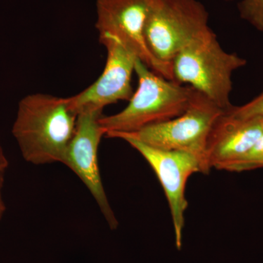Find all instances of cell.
<instances>
[{
	"label": "cell",
	"mask_w": 263,
	"mask_h": 263,
	"mask_svg": "<svg viewBox=\"0 0 263 263\" xmlns=\"http://www.w3.org/2000/svg\"><path fill=\"white\" fill-rule=\"evenodd\" d=\"M78 116L70 98L34 93L22 98L12 133L24 160L34 164L63 163Z\"/></svg>",
	"instance_id": "6da1fadb"
},
{
	"label": "cell",
	"mask_w": 263,
	"mask_h": 263,
	"mask_svg": "<svg viewBox=\"0 0 263 263\" xmlns=\"http://www.w3.org/2000/svg\"><path fill=\"white\" fill-rule=\"evenodd\" d=\"M135 72L138 87L125 108L114 115L100 118L105 136L130 133L152 124L171 120L186 110L195 89L168 80L137 59Z\"/></svg>",
	"instance_id": "7a4b0ae2"
},
{
	"label": "cell",
	"mask_w": 263,
	"mask_h": 263,
	"mask_svg": "<svg viewBox=\"0 0 263 263\" xmlns=\"http://www.w3.org/2000/svg\"><path fill=\"white\" fill-rule=\"evenodd\" d=\"M243 57L223 49L212 28L190 41L172 61L174 81L187 84L223 110H229L232 76L247 65Z\"/></svg>",
	"instance_id": "3957f363"
},
{
	"label": "cell",
	"mask_w": 263,
	"mask_h": 263,
	"mask_svg": "<svg viewBox=\"0 0 263 263\" xmlns=\"http://www.w3.org/2000/svg\"><path fill=\"white\" fill-rule=\"evenodd\" d=\"M226 111L195 90L188 108L179 117L110 138H131L155 148L189 152L198 157L209 174L205 162L208 140L216 121Z\"/></svg>",
	"instance_id": "277c9868"
},
{
	"label": "cell",
	"mask_w": 263,
	"mask_h": 263,
	"mask_svg": "<svg viewBox=\"0 0 263 263\" xmlns=\"http://www.w3.org/2000/svg\"><path fill=\"white\" fill-rule=\"evenodd\" d=\"M209 19L206 8L198 0H149L147 46L158 61L172 68L180 50L211 28Z\"/></svg>",
	"instance_id": "5b68a950"
},
{
	"label": "cell",
	"mask_w": 263,
	"mask_h": 263,
	"mask_svg": "<svg viewBox=\"0 0 263 263\" xmlns=\"http://www.w3.org/2000/svg\"><path fill=\"white\" fill-rule=\"evenodd\" d=\"M138 151L157 175L168 202L178 250L183 245L184 214L188 208L186 186L189 178L196 173L205 174L198 157L183 151L166 150L148 146L131 138H123Z\"/></svg>",
	"instance_id": "8992f818"
},
{
	"label": "cell",
	"mask_w": 263,
	"mask_h": 263,
	"mask_svg": "<svg viewBox=\"0 0 263 263\" xmlns=\"http://www.w3.org/2000/svg\"><path fill=\"white\" fill-rule=\"evenodd\" d=\"M149 0H97L95 27L99 37L119 39L155 73L174 81L172 68L151 53L144 37Z\"/></svg>",
	"instance_id": "52a82bcc"
},
{
	"label": "cell",
	"mask_w": 263,
	"mask_h": 263,
	"mask_svg": "<svg viewBox=\"0 0 263 263\" xmlns=\"http://www.w3.org/2000/svg\"><path fill=\"white\" fill-rule=\"evenodd\" d=\"M103 110H79L75 135L66 152L63 164L72 170L89 190L111 229L118 221L106 196L98 164V149L105 131L100 124Z\"/></svg>",
	"instance_id": "ba28073f"
},
{
	"label": "cell",
	"mask_w": 263,
	"mask_h": 263,
	"mask_svg": "<svg viewBox=\"0 0 263 263\" xmlns=\"http://www.w3.org/2000/svg\"><path fill=\"white\" fill-rule=\"evenodd\" d=\"M107 50V60L101 75L91 86L70 97L72 107L79 113L85 108L103 110L121 100L129 101L133 96L132 76L138 57L117 38L99 37Z\"/></svg>",
	"instance_id": "9c48e42d"
},
{
	"label": "cell",
	"mask_w": 263,
	"mask_h": 263,
	"mask_svg": "<svg viewBox=\"0 0 263 263\" xmlns=\"http://www.w3.org/2000/svg\"><path fill=\"white\" fill-rule=\"evenodd\" d=\"M230 110L217 119L208 140L205 162L209 171H228L262 134L263 117L243 119L232 115Z\"/></svg>",
	"instance_id": "30bf717a"
},
{
	"label": "cell",
	"mask_w": 263,
	"mask_h": 263,
	"mask_svg": "<svg viewBox=\"0 0 263 263\" xmlns=\"http://www.w3.org/2000/svg\"><path fill=\"white\" fill-rule=\"evenodd\" d=\"M258 168H263V133L251 149L232 164L228 171L240 173Z\"/></svg>",
	"instance_id": "8fae6325"
},
{
	"label": "cell",
	"mask_w": 263,
	"mask_h": 263,
	"mask_svg": "<svg viewBox=\"0 0 263 263\" xmlns=\"http://www.w3.org/2000/svg\"><path fill=\"white\" fill-rule=\"evenodd\" d=\"M238 10L240 18L263 32V0H240Z\"/></svg>",
	"instance_id": "7c38bea8"
},
{
	"label": "cell",
	"mask_w": 263,
	"mask_h": 263,
	"mask_svg": "<svg viewBox=\"0 0 263 263\" xmlns=\"http://www.w3.org/2000/svg\"><path fill=\"white\" fill-rule=\"evenodd\" d=\"M230 113L238 118L263 117V91L249 103L241 106H234L230 109Z\"/></svg>",
	"instance_id": "4fadbf2b"
},
{
	"label": "cell",
	"mask_w": 263,
	"mask_h": 263,
	"mask_svg": "<svg viewBox=\"0 0 263 263\" xmlns=\"http://www.w3.org/2000/svg\"><path fill=\"white\" fill-rule=\"evenodd\" d=\"M8 165V162L4 154V151L0 144V175H4L5 170Z\"/></svg>",
	"instance_id": "5bb4252c"
},
{
	"label": "cell",
	"mask_w": 263,
	"mask_h": 263,
	"mask_svg": "<svg viewBox=\"0 0 263 263\" xmlns=\"http://www.w3.org/2000/svg\"><path fill=\"white\" fill-rule=\"evenodd\" d=\"M3 176H4V175H0V216H1L2 212H3V209H4L1 197V188L3 182Z\"/></svg>",
	"instance_id": "9a60e30c"
},
{
	"label": "cell",
	"mask_w": 263,
	"mask_h": 263,
	"mask_svg": "<svg viewBox=\"0 0 263 263\" xmlns=\"http://www.w3.org/2000/svg\"><path fill=\"white\" fill-rule=\"evenodd\" d=\"M223 1H224V2H234V1H236V0H223Z\"/></svg>",
	"instance_id": "2e32d148"
}]
</instances>
